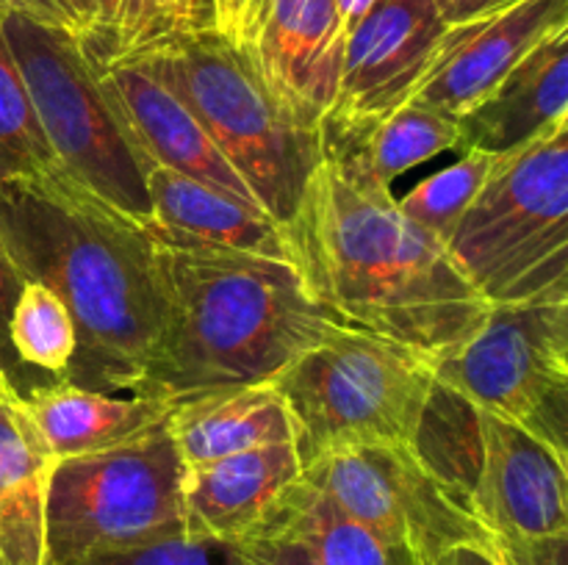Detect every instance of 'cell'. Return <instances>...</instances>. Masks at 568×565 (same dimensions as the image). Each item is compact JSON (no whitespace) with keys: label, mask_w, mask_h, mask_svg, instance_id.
Listing matches in <instances>:
<instances>
[{"label":"cell","mask_w":568,"mask_h":565,"mask_svg":"<svg viewBox=\"0 0 568 565\" xmlns=\"http://www.w3.org/2000/svg\"><path fill=\"white\" fill-rule=\"evenodd\" d=\"M231 565H320L300 541L286 535H258L231 543Z\"/></svg>","instance_id":"cell-31"},{"label":"cell","mask_w":568,"mask_h":565,"mask_svg":"<svg viewBox=\"0 0 568 565\" xmlns=\"http://www.w3.org/2000/svg\"><path fill=\"white\" fill-rule=\"evenodd\" d=\"M78 565H231V543L183 532L142 546L94 554Z\"/></svg>","instance_id":"cell-28"},{"label":"cell","mask_w":568,"mask_h":565,"mask_svg":"<svg viewBox=\"0 0 568 565\" xmlns=\"http://www.w3.org/2000/svg\"><path fill=\"white\" fill-rule=\"evenodd\" d=\"M303 476L297 446L266 443L183 469V524L186 535L242 543L258 535L283 493Z\"/></svg>","instance_id":"cell-16"},{"label":"cell","mask_w":568,"mask_h":565,"mask_svg":"<svg viewBox=\"0 0 568 565\" xmlns=\"http://www.w3.org/2000/svg\"><path fill=\"white\" fill-rule=\"evenodd\" d=\"M3 397H17V393H14V388L9 386V380H6L3 371H0V399Z\"/></svg>","instance_id":"cell-39"},{"label":"cell","mask_w":568,"mask_h":565,"mask_svg":"<svg viewBox=\"0 0 568 565\" xmlns=\"http://www.w3.org/2000/svg\"><path fill=\"white\" fill-rule=\"evenodd\" d=\"M153 242L161 327L142 397L178 402L272 382L344 327L342 316L308 291L292 260L159 233Z\"/></svg>","instance_id":"cell-3"},{"label":"cell","mask_w":568,"mask_h":565,"mask_svg":"<svg viewBox=\"0 0 568 565\" xmlns=\"http://www.w3.org/2000/svg\"><path fill=\"white\" fill-rule=\"evenodd\" d=\"M325 150L353 155L366 175L392 188L399 175L436 155L460 150L458 122L419 103H405L353 138H322Z\"/></svg>","instance_id":"cell-23"},{"label":"cell","mask_w":568,"mask_h":565,"mask_svg":"<svg viewBox=\"0 0 568 565\" xmlns=\"http://www.w3.org/2000/svg\"><path fill=\"white\" fill-rule=\"evenodd\" d=\"M444 249L491 308L568 302V122L494 161Z\"/></svg>","instance_id":"cell-4"},{"label":"cell","mask_w":568,"mask_h":565,"mask_svg":"<svg viewBox=\"0 0 568 565\" xmlns=\"http://www.w3.org/2000/svg\"><path fill=\"white\" fill-rule=\"evenodd\" d=\"M344 39L336 0H261L242 48L277 105L322 133L338 97Z\"/></svg>","instance_id":"cell-13"},{"label":"cell","mask_w":568,"mask_h":565,"mask_svg":"<svg viewBox=\"0 0 568 565\" xmlns=\"http://www.w3.org/2000/svg\"><path fill=\"white\" fill-rule=\"evenodd\" d=\"M303 480L419 565L455 543H491L466 499L416 446L342 449L305 465Z\"/></svg>","instance_id":"cell-10"},{"label":"cell","mask_w":568,"mask_h":565,"mask_svg":"<svg viewBox=\"0 0 568 565\" xmlns=\"http://www.w3.org/2000/svg\"><path fill=\"white\" fill-rule=\"evenodd\" d=\"M0 242L26 282L67 305L75 355L59 380L139 393L161 327L148 225L72 181L59 164L0 188Z\"/></svg>","instance_id":"cell-2"},{"label":"cell","mask_w":568,"mask_h":565,"mask_svg":"<svg viewBox=\"0 0 568 565\" xmlns=\"http://www.w3.org/2000/svg\"><path fill=\"white\" fill-rule=\"evenodd\" d=\"M568 25V0H508L444 31L425 81L408 103L458 120L486 97L541 39Z\"/></svg>","instance_id":"cell-15"},{"label":"cell","mask_w":568,"mask_h":565,"mask_svg":"<svg viewBox=\"0 0 568 565\" xmlns=\"http://www.w3.org/2000/svg\"><path fill=\"white\" fill-rule=\"evenodd\" d=\"M9 3L11 9L26 11V14L37 17V20L67 28V31L75 33V22H72V14L64 0H9Z\"/></svg>","instance_id":"cell-35"},{"label":"cell","mask_w":568,"mask_h":565,"mask_svg":"<svg viewBox=\"0 0 568 565\" xmlns=\"http://www.w3.org/2000/svg\"><path fill=\"white\" fill-rule=\"evenodd\" d=\"M0 31L55 164L111 208L148 225L142 166L116 127L75 33L17 9L0 17Z\"/></svg>","instance_id":"cell-7"},{"label":"cell","mask_w":568,"mask_h":565,"mask_svg":"<svg viewBox=\"0 0 568 565\" xmlns=\"http://www.w3.org/2000/svg\"><path fill=\"white\" fill-rule=\"evenodd\" d=\"M22 286H26V280H22L20 271L14 269L3 242H0V371L6 374L9 386L14 388L17 397H26V393L33 388L31 382H28V369H22L14 349H11L9 343V319Z\"/></svg>","instance_id":"cell-29"},{"label":"cell","mask_w":568,"mask_h":565,"mask_svg":"<svg viewBox=\"0 0 568 565\" xmlns=\"http://www.w3.org/2000/svg\"><path fill=\"white\" fill-rule=\"evenodd\" d=\"M272 386L294 419L300 463L358 446H416L436 391V360L375 332L338 327Z\"/></svg>","instance_id":"cell-6"},{"label":"cell","mask_w":568,"mask_h":565,"mask_svg":"<svg viewBox=\"0 0 568 565\" xmlns=\"http://www.w3.org/2000/svg\"><path fill=\"white\" fill-rule=\"evenodd\" d=\"M471 465L464 496L488 537H544L568 532V474L521 427L471 410Z\"/></svg>","instance_id":"cell-12"},{"label":"cell","mask_w":568,"mask_h":565,"mask_svg":"<svg viewBox=\"0 0 568 565\" xmlns=\"http://www.w3.org/2000/svg\"><path fill=\"white\" fill-rule=\"evenodd\" d=\"M50 166H55V158L0 31V188L22 177L42 175Z\"/></svg>","instance_id":"cell-26"},{"label":"cell","mask_w":568,"mask_h":565,"mask_svg":"<svg viewBox=\"0 0 568 565\" xmlns=\"http://www.w3.org/2000/svg\"><path fill=\"white\" fill-rule=\"evenodd\" d=\"M283 230L308 291L355 330L438 360L471 341L491 314L444 244L403 216L392 188L342 150L322 147Z\"/></svg>","instance_id":"cell-1"},{"label":"cell","mask_w":568,"mask_h":565,"mask_svg":"<svg viewBox=\"0 0 568 565\" xmlns=\"http://www.w3.org/2000/svg\"><path fill=\"white\" fill-rule=\"evenodd\" d=\"M53 463L22 399H0V565H44V496Z\"/></svg>","instance_id":"cell-21"},{"label":"cell","mask_w":568,"mask_h":565,"mask_svg":"<svg viewBox=\"0 0 568 565\" xmlns=\"http://www.w3.org/2000/svg\"><path fill=\"white\" fill-rule=\"evenodd\" d=\"M9 343L22 369L59 380L75 355V325L67 305L42 282H26L11 310Z\"/></svg>","instance_id":"cell-25"},{"label":"cell","mask_w":568,"mask_h":565,"mask_svg":"<svg viewBox=\"0 0 568 565\" xmlns=\"http://www.w3.org/2000/svg\"><path fill=\"white\" fill-rule=\"evenodd\" d=\"M508 0H433L438 17H442V22L447 28L477 20V17L488 14V11H497Z\"/></svg>","instance_id":"cell-34"},{"label":"cell","mask_w":568,"mask_h":565,"mask_svg":"<svg viewBox=\"0 0 568 565\" xmlns=\"http://www.w3.org/2000/svg\"><path fill=\"white\" fill-rule=\"evenodd\" d=\"M372 3H375V0H336V9H338V17H342L344 33L353 31L355 22L366 14V9H369Z\"/></svg>","instance_id":"cell-37"},{"label":"cell","mask_w":568,"mask_h":565,"mask_svg":"<svg viewBox=\"0 0 568 565\" xmlns=\"http://www.w3.org/2000/svg\"><path fill=\"white\" fill-rule=\"evenodd\" d=\"M503 565H568V532L544 537H491Z\"/></svg>","instance_id":"cell-32"},{"label":"cell","mask_w":568,"mask_h":565,"mask_svg":"<svg viewBox=\"0 0 568 565\" xmlns=\"http://www.w3.org/2000/svg\"><path fill=\"white\" fill-rule=\"evenodd\" d=\"M9 9H11V3H9V0H0V17H3L6 11H9Z\"/></svg>","instance_id":"cell-40"},{"label":"cell","mask_w":568,"mask_h":565,"mask_svg":"<svg viewBox=\"0 0 568 565\" xmlns=\"http://www.w3.org/2000/svg\"><path fill=\"white\" fill-rule=\"evenodd\" d=\"M258 535H286L300 541L320 565H419L408 548L392 546L355 524L303 476L283 493L281 504Z\"/></svg>","instance_id":"cell-22"},{"label":"cell","mask_w":568,"mask_h":565,"mask_svg":"<svg viewBox=\"0 0 568 565\" xmlns=\"http://www.w3.org/2000/svg\"><path fill=\"white\" fill-rule=\"evenodd\" d=\"M447 25L433 0H375L344 39L338 97L322 138H353L408 103Z\"/></svg>","instance_id":"cell-11"},{"label":"cell","mask_w":568,"mask_h":565,"mask_svg":"<svg viewBox=\"0 0 568 565\" xmlns=\"http://www.w3.org/2000/svg\"><path fill=\"white\" fill-rule=\"evenodd\" d=\"M136 61L181 97L261 208L286 227L322 161V133L277 105L247 50L209 31Z\"/></svg>","instance_id":"cell-5"},{"label":"cell","mask_w":568,"mask_h":565,"mask_svg":"<svg viewBox=\"0 0 568 565\" xmlns=\"http://www.w3.org/2000/svg\"><path fill=\"white\" fill-rule=\"evenodd\" d=\"M425 565H503V563H499L491 543L471 541V543H455V546L444 548L442 554L427 559Z\"/></svg>","instance_id":"cell-33"},{"label":"cell","mask_w":568,"mask_h":565,"mask_svg":"<svg viewBox=\"0 0 568 565\" xmlns=\"http://www.w3.org/2000/svg\"><path fill=\"white\" fill-rule=\"evenodd\" d=\"M258 6H261V0H247V14H244L242 39H244V33H247V25H250V22H253V17H255V11H258ZM242 39H239V44H242Z\"/></svg>","instance_id":"cell-38"},{"label":"cell","mask_w":568,"mask_h":565,"mask_svg":"<svg viewBox=\"0 0 568 565\" xmlns=\"http://www.w3.org/2000/svg\"><path fill=\"white\" fill-rule=\"evenodd\" d=\"M494 161H497V155L464 150V155L453 166L425 177L405 197H399L397 208L416 227H422L436 242L444 244L449 238V233L455 230L460 216H464V210L475 199V194L480 192Z\"/></svg>","instance_id":"cell-27"},{"label":"cell","mask_w":568,"mask_h":565,"mask_svg":"<svg viewBox=\"0 0 568 565\" xmlns=\"http://www.w3.org/2000/svg\"><path fill=\"white\" fill-rule=\"evenodd\" d=\"M183 463L170 432L55 460L44 496V565L183 535Z\"/></svg>","instance_id":"cell-8"},{"label":"cell","mask_w":568,"mask_h":565,"mask_svg":"<svg viewBox=\"0 0 568 565\" xmlns=\"http://www.w3.org/2000/svg\"><path fill=\"white\" fill-rule=\"evenodd\" d=\"M98 83L116 127L142 166H164L261 208L255 194L225 161L197 116L139 61L98 66Z\"/></svg>","instance_id":"cell-14"},{"label":"cell","mask_w":568,"mask_h":565,"mask_svg":"<svg viewBox=\"0 0 568 565\" xmlns=\"http://www.w3.org/2000/svg\"><path fill=\"white\" fill-rule=\"evenodd\" d=\"M144 188L150 199L148 227L159 236L292 260L286 230L264 208L164 166L144 170Z\"/></svg>","instance_id":"cell-19"},{"label":"cell","mask_w":568,"mask_h":565,"mask_svg":"<svg viewBox=\"0 0 568 565\" xmlns=\"http://www.w3.org/2000/svg\"><path fill=\"white\" fill-rule=\"evenodd\" d=\"M75 22V37L87 53L89 64L100 66L109 48L111 25H114L120 0H64Z\"/></svg>","instance_id":"cell-30"},{"label":"cell","mask_w":568,"mask_h":565,"mask_svg":"<svg viewBox=\"0 0 568 565\" xmlns=\"http://www.w3.org/2000/svg\"><path fill=\"white\" fill-rule=\"evenodd\" d=\"M455 122L460 150L497 158L568 122V25L541 39Z\"/></svg>","instance_id":"cell-17"},{"label":"cell","mask_w":568,"mask_h":565,"mask_svg":"<svg viewBox=\"0 0 568 565\" xmlns=\"http://www.w3.org/2000/svg\"><path fill=\"white\" fill-rule=\"evenodd\" d=\"M436 386L568 460V302L491 308L471 341L436 360Z\"/></svg>","instance_id":"cell-9"},{"label":"cell","mask_w":568,"mask_h":565,"mask_svg":"<svg viewBox=\"0 0 568 565\" xmlns=\"http://www.w3.org/2000/svg\"><path fill=\"white\" fill-rule=\"evenodd\" d=\"M28 415L55 460L109 452L164 430L172 402L159 397H116L89 391L64 380L33 386L26 397Z\"/></svg>","instance_id":"cell-18"},{"label":"cell","mask_w":568,"mask_h":565,"mask_svg":"<svg viewBox=\"0 0 568 565\" xmlns=\"http://www.w3.org/2000/svg\"><path fill=\"white\" fill-rule=\"evenodd\" d=\"M166 432L183 469H192L266 443H294V419L283 393L261 382L178 399Z\"/></svg>","instance_id":"cell-20"},{"label":"cell","mask_w":568,"mask_h":565,"mask_svg":"<svg viewBox=\"0 0 568 565\" xmlns=\"http://www.w3.org/2000/svg\"><path fill=\"white\" fill-rule=\"evenodd\" d=\"M244 14H247V0H216V17H220V33L239 42L242 39Z\"/></svg>","instance_id":"cell-36"},{"label":"cell","mask_w":568,"mask_h":565,"mask_svg":"<svg viewBox=\"0 0 568 565\" xmlns=\"http://www.w3.org/2000/svg\"><path fill=\"white\" fill-rule=\"evenodd\" d=\"M209 31H220L216 0H120L103 64L144 59Z\"/></svg>","instance_id":"cell-24"}]
</instances>
